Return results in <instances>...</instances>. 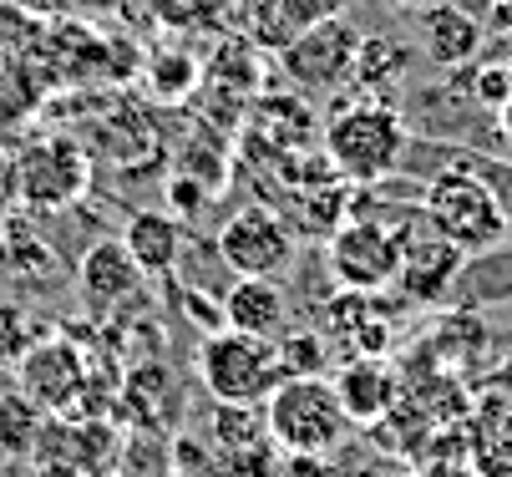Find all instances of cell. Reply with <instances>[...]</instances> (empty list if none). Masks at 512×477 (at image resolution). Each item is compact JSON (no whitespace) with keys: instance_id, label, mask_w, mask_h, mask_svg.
I'll return each instance as SVG.
<instances>
[{"instance_id":"cell-1","label":"cell","mask_w":512,"mask_h":477,"mask_svg":"<svg viewBox=\"0 0 512 477\" xmlns=\"http://www.w3.org/2000/svg\"><path fill=\"white\" fill-rule=\"evenodd\" d=\"M406 148H411V127H406V112H396L391 102H350V107H335V117L325 122L330 168L360 188L396 178Z\"/></svg>"},{"instance_id":"cell-2","label":"cell","mask_w":512,"mask_h":477,"mask_svg":"<svg viewBox=\"0 0 512 477\" xmlns=\"http://www.w3.org/2000/svg\"><path fill=\"white\" fill-rule=\"evenodd\" d=\"M264 427L284 457H325L350 437V417L330 376H284L264 401Z\"/></svg>"},{"instance_id":"cell-3","label":"cell","mask_w":512,"mask_h":477,"mask_svg":"<svg viewBox=\"0 0 512 477\" xmlns=\"http://www.w3.org/2000/svg\"><path fill=\"white\" fill-rule=\"evenodd\" d=\"M421 219L431 224V234H442L457 254H482L507 244L512 219L502 214V203L487 193V183H477L462 168L436 173L421 188Z\"/></svg>"},{"instance_id":"cell-4","label":"cell","mask_w":512,"mask_h":477,"mask_svg":"<svg viewBox=\"0 0 512 477\" xmlns=\"http://www.w3.org/2000/svg\"><path fill=\"white\" fill-rule=\"evenodd\" d=\"M198 381L218 406H254L284 381L274 340L244 330H213L198 346Z\"/></svg>"},{"instance_id":"cell-5","label":"cell","mask_w":512,"mask_h":477,"mask_svg":"<svg viewBox=\"0 0 512 477\" xmlns=\"http://www.w3.org/2000/svg\"><path fill=\"white\" fill-rule=\"evenodd\" d=\"M355 61H360V31L335 16L315 31H305L300 41H289L279 51V72L300 97H335L345 82H355Z\"/></svg>"},{"instance_id":"cell-6","label":"cell","mask_w":512,"mask_h":477,"mask_svg":"<svg viewBox=\"0 0 512 477\" xmlns=\"http://www.w3.org/2000/svg\"><path fill=\"white\" fill-rule=\"evenodd\" d=\"M330 275L350 295H376L401 275V229L381 219H345L330 234Z\"/></svg>"},{"instance_id":"cell-7","label":"cell","mask_w":512,"mask_h":477,"mask_svg":"<svg viewBox=\"0 0 512 477\" xmlns=\"http://www.w3.org/2000/svg\"><path fill=\"white\" fill-rule=\"evenodd\" d=\"M218 259L234 269V280H274L295 264V229L269 203H244L218 229Z\"/></svg>"},{"instance_id":"cell-8","label":"cell","mask_w":512,"mask_h":477,"mask_svg":"<svg viewBox=\"0 0 512 477\" xmlns=\"http://www.w3.org/2000/svg\"><path fill=\"white\" fill-rule=\"evenodd\" d=\"M87 386H92V361L66 335L36 340L21 356V396L41 412H71L87 396Z\"/></svg>"},{"instance_id":"cell-9","label":"cell","mask_w":512,"mask_h":477,"mask_svg":"<svg viewBox=\"0 0 512 477\" xmlns=\"http://www.w3.org/2000/svg\"><path fill=\"white\" fill-rule=\"evenodd\" d=\"M462 259H467V254H457L442 234H431V224L416 214L411 229H401V275H396V285H401L411 300L436 305V300H447Z\"/></svg>"},{"instance_id":"cell-10","label":"cell","mask_w":512,"mask_h":477,"mask_svg":"<svg viewBox=\"0 0 512 477\" xmlns=\"http://www.w3.org/2000/svg\"><path fill=\"white\" fill-rule=\"evenodd\" d=\"M137 290H142V269L132 264V254H127L122 239H102V244H92L82 254L77 295H82V305L97 320H107L112 310H122L127 300H137Z\"/></svg>"},{"instance_id":"cell-11","label":"cell","mask_w":512,"mask_h":477,"mask_svg":"<svg viewBox=\"0 0 512 477\" xmlns=\"http://www.w3.org/2000/svg\"><path fill=\"white\" fill-rule=\"evenodd\" d=\"M335 16H345V0H249L244 6L249 41L274 51V56L289 41H300L305 31H315V26H325Z\"/></svg>"},{"instance_id":"cell-12","label":"cell","mask_w":512,"mask_h":477,"mask_svg":"<svg viewBox=\"0 0 512 477\" xmlns=\"http://www.w3.org/2000/svg\"><path fill=\"white\" fill-rule=\"evenodd\" d=\"M421 16V51L442 66V72H462V66H472L487 46V26L462 11L457 0H436V6L416 11Z\"/></svg>"},{"instance_id":"cell-13","label":"cell","mask_w":512,"mask_h":477,"mask_svg":"<svg viewBox=\"0 0 512 477\" xmlns=\"http://www.w3.org/2000/svg\"><path fill=\"white\" fill-rule=\"evenodd\" d=\"M87 178V163L82 153L71 148V143H41L31 148L21 163H16V183L31 203H46V209H56V203H66L71 193L82 188Z\"/></svg>"},{"instance_id":"cell-14","label":"cell","mask_w":512,"mask_h":477,"mask_svg":"<svg viewBox=\"0 0 512 477\" xmlns=\"http://www.w3.org/2000/svg\"><path fill=\"white\" fill-rule=\"evenodd\" d=\"M507 300H512V244L467 254L462 269H457V280H452V290H447V305L472 315V310L507 305Z\"/></svg>"},{"instance_id":"cell-15","label":"cell","mask_w":512,"mask_h":477,"mask_svg":"<svg viewBox=\"0 0 512 477\" xmlns=\"http://www.w3.org/2000/svg\"><path fill=\"white\" fill-rule=\"evenodd\" d=\"M224 325L259 340H279L289 335V295L274 280H234L224 295Z\"/></svg>"},{"instance_id":"cell-16","label":"cell","mask_w":512,"mask_h":477,"mask_svg":"<svg viewBox=\"0 0 512 477\" xmlns=\"http://www.w3.org/2000/svg\"><path fill=\"white\" fill-rule=\"evenodd\" d=\"M335 391H340L345 417L360 427V422H376V417L391 412L396 376H391V366H381V356H360V361H350V366L335 376Z\"/></svg>"},{"instance_id":"cell-17","label":"cell","mask_w":512,"mask_h":477,"mask_svg":"<svg viewBox=\"0 0 512 477\" xmlns=\"http://www.w3.org/2000/svg\"><path fill=\"white\" fill-rule=\"evenodd\" d=\"M122 244L142 275H173L183 259V224L168 214H132Z\"/></svg>"},{"instance_id":"cell-18","label":"cell","mask_w":512,"mask_h":477,"mask_svg":"<svg viewBox=\"0 0 512 477\" xmlns=\"http://www.w3.org/2000/svg\"><path fill=\"white\" fill-rule=\"evenodd\" d=\"M406 46L396 36H360V61H355V82L360 87H391L406 77Z\"/></svg>"},{"instance_id":"cell-19","label":"cell","mask_w":512,"mask_h":477,"mask_svg":"<svg viewBox=\"0 0 512 477\" xmlns=\"http://www.w3.org/2000/svg\"><path fill=\"white\" fill-rule=\"evenodd\" d=\"M122 477H173L163 437H137L127 447V457H122Z\"/></svg>"},{"instance_id":"cell-20","label":"cell","mask_w":512,"mask_h":477,"mask_svg":"<svg viewBox=\"0 0 512 477\" xmlns=\"http://www.w3.org/2000/svg\"><path fill=\"white\" fill-rule=\"evenodd\" d=\"M36 346V335H31V325H26V315L16 310V305H0V361H16L21 366V356Z\"/></svg>"},{"instance_id":"cell-21","label":"cell","mask_w":512,"mask_h":477,"mask_svg":"<svg viewBox=\"0 0 512 477\" xmlns=\"http://www.w3.org/2000/svg\"><path fill=\"white\" fill-rule=\"evenodd\" d=\"M487 31L507 46V61H512V0H492V11H487Z\"/></svg>"},{"instance_id":"cell-22","label":"cell","mask_w":512,"mask_h":477,"mask_svg":"<svg viewBox=\"0 0 512 477\" xmlns=\"http://www.w3.org/2000/svg\"><path fill=\"white\" fill-rule=\"evenodd\" d=\"M11 6L26 11V16H66L71 0H11Z\"/></svg>"},{"instance_id":"cell-23","label":"cell","mask_w":512,"mask_h":477,"mask_svg":"<svg viewBox=\"0 0 512 477\" xmlns=\"http://www.w3.org/2000/svg\"><path fill=\"white\" fill-rule=\"evenodd\" d=\"M457 6H462V11H472V16L482 21V11H492V0H457Z\"/></svg>"},{"instance_id":"cell-24","label":"cell","mask_w":512,"mask_h":477,"mask_svg":"<svg viewBox=\"0 0 512 477\" xmlns=\"http://www.w3.org/2000/svg\"><path fill=\"white\" fill-rule=\"evenodd\" d=\"M391 6H401V11H426V6H436V0H391Z\"/></svg>"}]
</instances>
